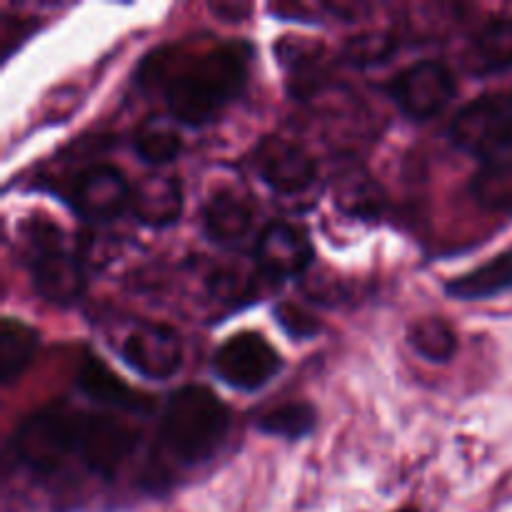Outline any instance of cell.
I'll list each match as a JSON object with an SVG mask.
<instances>
[{
  "label": "cell",
  "instance_id": "cell-4",
  "mask_svg": "<svg viewBox=\"0 0 512 512\" xmlns=\"http://www.w3.org/2000/svg\"><path fill=\"white\" fill-rule=\"evenodd\" d=\"M28 263L30 283L38 298L45 303L68 308L83 295L85 270L83 258L65 248L63 233L55 225L40 223L33 238L28 240Z\"/></svg>",
  "mask_w": 512,
  "mask_h": 512
},
{
  "label": "cell",
  "instance_id": "cell-21",
  "mask_svg": "<svg viewBox=\"0 0 512 512\" xmlns=\"http://www.w3.org/2000/svg\"><path fill=\"white\" fill-rule=\"evenodd\" d=\"M255 428L265 435H273V438L298 443L318 428V410L310 403L293 400V403L278 405V408H270L268 413L258 415Z\"/></svg>",
  "mask_w": 512,
  "mask_h": 512
},
{
  "label": "cell",
  "instance_id": "cell-26",
  "mask_svg": "<svg viewBox=\"0 0 512 512\" xmlns=\"http://www.w3.org/2000/svg\"><path fill=\"white\" fill-rule=\"evenodd\" d=\"M208 285L223 303H240L250 295V280H243L235 270H215Z\"/></svg>",
  "mask_w": 512,
  "mask_h": 512
},
{
  "label": "cell",
  "instance_id": "cell-13",
  "mask_svg": "<svg viewBox=\"0 0 512 512\" xmlns=\"http://www.w3.org/2000/svg\"><path fill=\"white\" fill-rule=\"evenodd\" d=\"M130 210L148 228H170L183 213V188L170 175H143L130 190Z\"/></svg>",
  "mask_w": 512,
  "mask_h": 512
},
{
  "label": "cell",
  "instance_id": "cell-6",
  "mask_svg": "<svg viewBox=\"0 0 512 512\" xmlns=\"http://www.w3.org/2000/svg\"><path fill=\"white\" fill-rule=\"evenodd\" d=\"M280 368H283V358L278 350L253 330L230 335L213 355V373L225 385L243 393L265 388L280 373Z\"/></svg>",
  "mask_w": 512,
  "mask_h": 512
},
{
  "label": "cell",
  "instance_id": "cell-17",
  "mask_svg": "<svg viewBox=\"0 0 512 512\" xmlns=\"http://www.w3.org/2000/svg\"><path fill=\"white\" fill-rule=\"evenodd\" d=\"M468 68L473 75H493L512 68V18H493L480 25L468 43Z\"/></svg>",
  "mask_w": 512,
  "mask_h": 512
},
{
  "label": "cell",
  "instance_id": "cell-25",
  "mask_svg": "<svg viewBox=\"0 0 512 512\" xmlns=\"http://www.w3.org/2000/svg\"><path fill=\"white\" fill-rule=\"evenodd\" d=\"M275 318H278V325L290 338H310L320 330L318 320L305 313V310H300L298 305L283 303L280 308H275Z\"/></svg>",
  "mask_w": 512,
  "mask_h": 512
},
{
  "label": "cell",
  "instance_id": "cell-1",
  "mask_svg": "<svg viewBox=\"0 0 512 512\" xmlns=\"http://www.w3.org/2000/svg\"><path fill=\"white\" fill-rule=\"evenodd\" d=\"M250 48L225 43L185 60L163 85L170 115L185 125H208L243 93L248 83Z\"/></svg>",
  "mask_w": 512,
  "mask_h": 512
},
{
  "label": "cell",
  "instance_id": "cell-5",
  "mask_svg": "<svg viewBox=\"0 0 512 512\" xmlns=\"http://www.w3.org/2000/svg\"><path fill=\"white\" fill-rule=\"evenodd\" d=\"M450 140L483 163L505 160L503 155L512 153V90L480 95L463 105L450 123Z\"/></svg>",
  "mask_w": 512,
  "mask_h": 512
},
{
  "label": "cell",
  "instance_id": "cell-9",
  "mask_svg": "<svg viewBox=\"0 0 512 512\" xmlns=\"http://www.w3.org/2000/svg\"><path fill=\"white\" fill-rule=\"evenodd\" d=\"M313 243L308 230L288 220H270L255 240V265L273 283L298 278L313 263Z\"/></svg>",
  "mask_w": 512,
  "mask_h": 512
},
{
  "label": "cell",
  "instance_id": "cell-11",
  "mask_svg": "<svg viewBox=\"0 0 512 512\" xmlns=\"http://www.w3.org/2000/svg\"><path fill=\"white\" fill-rule=\"evenodd\" d=\"M120 358L143 378L165 380L183 365V345L178 333L168 325L140 323L125 335Z\"/></svg>",
  "mask_w": 512,
  "mask_h": 512
},
{
  "label": "cell",
  "instance_id": "cell-14",
  "mask_svg": "<svg viewBox=\"0 0 512 512\" xmlns=\"http://www.w3.org/2000/svg\"><path fill=\"white\" fill-rule=\"evenodd\" d=\"M200 218H203V233L210 243L233 248V245L243 243L245 235L250 233L253 208L238 190L220 188L205 200Z\"/></svg>",
  "mask_w": 512,
  "mask_h": 512
},
{
  "label": "cell",
  "instance_id": "cell-27",
  "mask_svg": "<svg viewBox=\"0 0 512 512\" xmlns=\"http://www.w3.org/2000/svg\"><path fill=\"white\" fill-rule=\"evenodd\" d=\"M395 512H418L415 508H400V510H395Z\"/></svg>",
  "mask_w": 512,
  "mask_h": 512
},
{
  "label": "cell",
  "instance_id": "cell-19",
  "mask_svg": "<svg viewBox=\"0 0 512 512\" xmlns=\"http://www.w3.org/2000/svg\"><path fill=\"white\" fill-rule=\"evenodd\" d=\"M470 195L490 213L512 215V160H488L473 173Z\"/></svg>",
  "mask_w": 512,
  "mask_h": 512
},
{
  "label": "cell",
  "instance_id": "cell-15",
  "mask_svg": "<svg viewBox=\"0 0 512 512\" xmlns=\"http://www.w3.org/2000/svg\"><path fill=\"white\" fill-rule=\"evenodd\" d=\"M78 388L93 403L108 405V408L115 410H125V413H145L153 405L148 395L135 393L103 360H98L90 353L85 355L83 365L78 370Z\"/></svg>",
  "mask_w": 512,
  "mask_h": 512
},
{
  "label": "cell",
  "instance_id": "cell-24",
  "mask_svg": "<svg viewBox=\"0 0 512 512\" xmlns=\"http://www.w3.org/2000/svg\"><path fill=\"white\" fill-rule=\"evenodd\" d=\"M395 50L393 35L388 33H365L345 45V58L353 65H375L383 63Z\"/></svg>",
  "mask_w": 512,
  "mask_h": 512
},
{
  "label": "cell",
  "instance_id": "cell-7",
  "mask_svg": "<svg viewBox=\"0 0 512 512\" xmlns=\"http://www.w3.org/2000/svg\"><path fill=\"white\" fill-rule=\"evenodd\" d=\"M385 90L408 118L428 120L455 98V75L440 60H420L395 73Z\"/></svg>",
  "mask_w": 512,
  "mask_h": 512
},
{
  "label": "cell",
  "instance_id": "cell-20",
  "mask_svg": "<svg viewBox=\"0 0 512 512\" xmlns=\"http://www.w3.org/2000/svg\"><path fill=\"white\" fill-rule=\"evenodd\" d=\"M335 203L355 218H375L383 210L385 193L363 168H353L335 178Z\"/></svg>",
  "mask_w": 512,
  "mask_h": 512
},
{
  "label": "cell",
  "instance_id": "cell-2",
  "mask_svg": "<svg viewBox=\"0 0 512 512\" xmlns=\"http://www.w3.org/2000/svg\"><path fill=\"white\" fill-rule=\"evenodd\" d=\"M228 428L230 413L223 400L203 385H185L165 400L160 440L178 463L198 465L218 453Z\"/></svg>",
  "mask_w": 512,
  "mask_h": 512
},
{
  "label": "cell",
  "instance_id": "cell-8",
  "mask_svg": "<svg viewBox=\"0 0 512 512\" xmlns=\"http://www.w3.org/2000/svg\"><path fill=\"white\" fill-rule=\"evenodd\" d=\"M140 443L138 430L108 413H80L78 458L90 473L113 478L120 465L135 453Z\"/></svg>",
  "mask_w": 512,
  "mask_h": 512
},
{
  "label": "cell",
  "instance_id": "cell-16",
  "mask_svg": "<svg viewBox=\"0 0 512 512\" xmlns=\"http://www.w3.org/2000/svg\"><path fill=\"white\" fill-rule=\"evenodd\" d=\"M512 290V248L505 253L493 255L488 263L478 265L470 273L458 275V278L445 283V293L463 303H475V300H490Z\"/></svg>",
  "mask_w": 512,
  "mask_h": 512
},
{
  "label": "cell",
  "instance_id": "cell-18",
  "mask_svg": "<svg viewBox=\"0 0 512 512\" xmlns=\"http://www.w3.org/2000/svg\"><path fill=\"white\" fill-rule=\"evenodd\" d=\"M38 345L40 335L33 325L10 318V315L3 318V323H0V380L5 385H10L28 370L35 353H38Z\"/></svg>",
  "mask_w": 512,
  "mask_h": 512
},
{
  "label": "cell",
  "instance_id": "cell-23",
  "mask_svg": "<svg viewBox=\"0 0 512 512\" xmlns=\"http://www.w3.org/2000/svg\"><path fill=\"white\" fill-rule=\"evenodd\" d=\"M133 148L148 163H170L180 153V148H183V140H180V135L170 125L148 120L135 133Z\"/></svg>",
  "mask_w": 512,
  "mask_h": 512
},
{
  "label": "cell",
  "instance_id": "cell-3",
  "mask_svg": "<svg viewBox=\"0 0 512 512\" xmlns=\"http://www.w3.org/2000/svg\"><path fill=\"white\" fill-rule=\"evenodd\" d=\"M80 413L65 405H48L15 425L10 435V450L23 468L38 475L63 468L70 455H78Z\"/></svg>",
  "mask_w": 512,
  "mask_h": 512
},
{
  "label": "cell",
  "instance_id": "cell-22",
  "mask_svg": "<svg viewBox=\"0 0 512 512\" xmlns=\"http://www.w3.org/2000/svg\"><path fill=\"white\" fill-rule=\"evenodd\" d=\"M408 345L425 358L428 363H448L458 353V338L455 330L443 318H418L408 325Z\"/></svg>",
  "mask_w": 512,
  "mask_h": 512
},
{
  "label": "cell",
  "instance_id": "cell-12",
  "mask_svg": "<svg viewBox=\"0 0 512 512\" xmlns=\"http://www.w3.org/2000/svg\"><path fill=\"white\" fill-rule=\"evenodd\" d=\"M130 185L113 165H93L73 180L70 203L85 220H110L130 205Z\"/></svg>",
  "mask_w": 512,
  "mask_h": 512
},
{
  "label": "cell",
  "instance_id": "cell-10",
  "mask_svg": "<svg viewBox=\"0 0 512 512\" xmlns=\"http://www.w3.org/2000/svg\"><path fill=\"white\" fill-rule=\"evenodd\" d=\"M253 163L260 180L285 195L303 193L318 178V165L313 155L295 140L278 138V135L260 140L253 153Z\"/></svg>",
  "mask_w": 512,
  "mask_h": 512
}]
</instances>
